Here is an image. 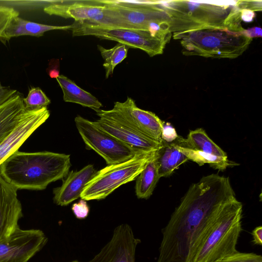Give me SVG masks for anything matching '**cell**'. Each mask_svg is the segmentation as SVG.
<instances>
[{"label": "cell", "instance_id": "1", "mask_svg": "<svg viewBox=\"0 0 262 262\" xmlns=\"http://www.w3.org/2000/svg\"><path fill=\"white\" fill-rule=\"evenodd\" d=\"M235 199L229 177L212 173L192 184L162 230L157 262H186Z\"/></svg>", "mask_w": 262, "mask_h": 262}, {"label": "cell", "instance_id": "2", "mask_svg": "<svg viewBox=\"0 0 262 262\" xmlns=\"http://www.w3.org/2000/svg\"><path fill=\"white\" fill-rule=\"evenodd\" d=\"M71 166L70 155L51 151L14 152L0 165V174L18 189L42 190L63 179Z\"/></svg>", "mask_w": 262, "mask_h": 262}, {"label": "cell", "instance_id": "3", "mask_svg": "<svg viewBox=\"0 0 262 262\" xmlns=\"http://www.w3.org/2000/svg\"><path fill=\"white\" fill-rule=\"evenodd\" d=\"M180 40L182 53L187 56L214 58H235L250 45L252 38L245 33L227 27H207L172 34Z\"/></svg>", "mask_w": 262, "mask_h": 262}, {"label": "cell", "instance_id": "4", "mask_svg": "<svg viewBox=\"0 0 262 262\" xmlns=\"http://www.w3.org/2000/svg\"><path fill=\"white\" fill-rule=\"evenodd\" d=\"M105 6L100 23L114 27L147 30L161 36H172L170 18L159 1L130 2L101 1Z\"/></svg>", "mask_w": 262, "mask_h": 262}, {"label": "cell", "instance_id": "5", "mask_svg": "<svg viewBox=\"0 0 262 262\" xmlns=\"http://www.w3.org/2000/svg\"><path fill=\"white\" fill-rule=\"evenodd\" d=\"M242 211L243 205L236 198L228 203L186 262H220L237 252Z\"/></svg>", "mask_w": 262, "mask_h": 262}, {"label": "cell", "instance_id": "6", "mask_svg": "<svg viewBox=\"0 0 262 262\" xmlns=\"http://www.w3.org/2000/svg\"><path fill=\"white\" fill-rule=\"evenodd\" d=\"M168 14L170 31L185 32L207 27L225 26L234 5L200 3L188 1H159Z\"/></svg>", "mask_w": 262, "mask_h": 262}, {"label": "cell", "instance_id": "7", "mask_svg": "<svg viewBox=\"0 0 262 262\" xmlns=\"http://www.w3.org/2000/svg\"><path fill=\"white\" fill-rule=\"evenodd\" d=\"M73 36L92 35L117 41L128 47L138 49L152 57L163 53L170 36H161L149 31L114 27L91 21H74Z\"/></svg>", "mask_w": 262, "mask_h": 262}, {"label": "cell", "instance_id": "8", "mask_svg": "<svg viewBox=\"0 0 262 262\" xmlns=\"http://www.w3.org/2000/svg\"><path fill=\"white\" fill-rule=\"evenodd\" d=\"M157 151H141L129 160L108 165L97 171L85 185L81 194V199H104L121 185L136 180Z\"/></svg>", "mask_w": 262, "mask_h": 262}, {"label": "cell", "instance_id": "9", "mask_svg": "<svg viewBox=\"0 0 262 262\" xmlns=\"http://www.w3.org/2000/svg\"><path fill=\"white\" fill-rule=\"evenodd\" d=\"M75 123L86 146L102 157L107 165L125 161L143 151L121 142L81 116L76 117Z\"/></svg>", "mask_w": 262, "mask_h": 262}, {"label": "cell", "instance_id": "10", "mask_svg": "<svg viewBox=\"0 0 262 262\" xmlns=\"http://www.w3.org/2000/svg\"><path fill=\"white\" fill-rule=\"evenodd\" d=\"M99 117L107 118L121 123L149 138L162 142L163 122L155 113L137 107L130 97L123 102H115L110 110L96 111Z\"/></svg>", "mask_w": 262, "mask_h": 262}, {"label": "cell", "instance_id": "11", "mask_svg": "<svg viewBox=\"0 0 262 262\" xmlns=\"http://www.w3.org/2000/svg\"><path fill=\"white\" fill-rule=\"evenodd\" d=\"M47 242L41 230L18 228L10 236L0 239V262H28Z\"/></svg>", "mask_w": 262, "mask_h": 262}, {"label": "cell", "instance_id": "12", "mask_svg": "<svg viewBox=\"0 0 262 262\" xmlns=\"http://www.w3.org/2000/svg\"><path fill=\"white\" fill-rule=\"evenodd\" d=\"M141 241L130 226L122 224L114 230L110 241L89 262H135V252Z\"/></svg>", "mask_w": 262, "mask_h": 262}, {"label": "cell", "instance_id": "13", "mask_svg": "<svg viewBox=\"0 0 262 262\" xmlns=\"http://www.w3.org/2000/svg\"><path fill=\"white\" fill-rule=\"evenodd\" d=\"M47 107L27 110L13 130L0 143V165L21 145L50 116Z\"/></svg>", "mask_w": 262, "mask_h": 262}, {"label": "cell", "instance_id": "14", "mask_svg": "<svg viewBox=\"0 0 262 262\" xmlns=\"http://www.w3.org/2000/svg\"><path fill=\"white\" fill-rule=\"evenodd\" d=\"M17 190L0 174V239L10 236L19 228L18 222L23 213Z\"/></svg>", "mask_w": 262, "mask_h": 262}, {"label": "cell", "instance_id": "15", "mask_svg": "<svg viewBox=\"0 0 262 262\" xmlns=\"http://www.w3.org/2000/svg\"><path fill=\"white\" fill-rule=\"evenodd\" d=\"M93 122L99 128L138 150H157L163 145L162 142L157 141L121 123L107 118L100 117Z\"/></svg>", "mask_w": 262, "mask_h": 262}, {"label": "cell", "instance_id": "16", "mask_svg": "<svg viewBox=\"0 0 262 262\" xmlns=\"http://www.w3.org/2000/svg\"><path fill=\"white\" fill-rule=\"evenodd\" d=\"M49 15L72 18L75 21H91L100 23L103 19L105 6L101 1L75 2L51 4L43 9Z\"/></svg>", "mask_w": 262, "mask_h": 262}, {"label": "cell", "instance_id": "17", "mask_svg": "<svg viewBox=\"0 0 262 262\" xmlns=\"http://www.w3.org/2000/svg\"><path fill=\"white\" fill-rule=\"evenodd\" d=\"M97 171L89 164L78 171H71L62 179V185L53 189V201L58 205L67 206L78 198L86 184Z\"/></svg>", "mask_w": 262, "mask_h": 262}, {"label": "cell", "instance_id": "18", "mask_svg": "<svg viewBox=\"0 0 262 262\" xmlns=\"http://www.w3.org/2000/svg\"><path fill=\"white\" fill-rule=\"evenodd\" d=\"M71 25L68 26H51L34 23L24 19L19 16L14 17L0 36V41L6 43L11 38L23 35L40 37L48 31L71 30Z\"/></svg>", "mask_w": 262, "mask_h": 262}, {"label": "cell", "instance_id": "19", "mask_svg": "<svg viewBox=\"0 0 262 262\" xmlns=\"http://www.w3.org/2000/svg\"><path fill=\"white\" fill-rule=\"evenodd\" d=\"M22 95L17 92L0 106V143L13 130L26 109Z\"/></svg>", "mask_w": 262, "mask_h": 262}, {"label": "cell", "instance_id": "20", "mask_svg": "<svg viewBox=\"0 0 262 262\" xmlns=\"http://www.w3.org/2000/svg\"><path fill=\"white\" fill-rule=\"evenodd\" d=\"M162 146L157 151L156 162L160 178L169 176L188 159L178 148L174 140L167 143L162 140Z\"/></svg>", "mask_w": 262, "mask_h": 262}, {"label": "cell", "instance_id": "21", "mask_svg": "<svg viewBox=\"0 0 262 262\" xmlns=\"http://www.w3.org/2000/svg\"><path fill=\"white\" fill-rule=\"evenodd\" d=\"M55 78L62 90L65 102L77 103L95 111L100 110L102 106V103L95 96L65 76L59 75Z\"/></svg>", "mask_w": 262, "mask_h": 262}, {"label": "cell", "instance_id": "22", "mask_svg": "<svg viewBox=\"0 0 262 262\" xmlns=\"http://www.w3.org/2000/svg\"><path fill=\"white\" fill-rule=\"evenodd\" d=\"M176 141L182 147L220 157H227L226 152L216 144L202 128L190 130L186 139L178 136Z\"/></svg>", "mask_w": 262, "mask_h": 262}, {"label": "cell", "instance_id": "23", "mask_svg": "<svg viewBox=\"0 0 262 262\" xmlns=\"http://www.w3.org/2000/svg\"><path fill=\"white\" fill-rule=\"evenodd\" d=\"M157 155V151L156 156L147 163L136 179L135 192L139 199L149 198L161 178L156 162Z\"/></svg>", "mask_w": 262, "mask_h": 262}, {"label": "cell", "instance_id": "24", "mask_svg": "<svg viewBox=\"0 0 262 262\" xmlns=\"http://www.w3.org/2000/svg\"><path fill=\"white\" fill-rule=\"evenodd\" d=\"M178 148L189 160H192L200 166L209 164L211 167L220 171L224 170L230 166H234V162L228 160L227 157H220L178 145Z\"/></svg>", "mask_w": 262, "mask_h": 262}, {"label": "cell", "instance_id": "25", "mask_svg": "<svg viewBox=\"0 0 262 262\" xmlns=\"http://www.w3.org/2000/svg\"><path fill=\"white\" fill-rule=\"evenodd\" d=\"M129 48L120 43H118L112 48L107 49L100 45L98 49L104 59L103 66L105 71V78H107L112 74L116 66L125 59Z\"/></svg>", "mask_w": 262, "mask_h": 262}, {"label": "cell", "instance_id": "26", "mask_svg": "<svg viewBox=\"0 0 262 262\" xmlns=\"http://www.w3.org/2000/svg\"><path fill=\"white\" fill-rule=\"evenodd\" d=\"M25 107L28 110H34L47 107L50 100L39 88L32 87L27 96L23 98Z\"/></svg>", "mask_w": 262, "mask_h": 262}, {"label": "cell", "instance_id": "27", "mask_svg": "<svg viewBox=\"0 0 262 262\" xmlns=\"http://www.w3.org/2000/svg\"><path fill=\"white\" fill-rule=\"evenodd\" d=\"M220 262H262V256L253 253L237 252Z\"/></svg>", "mask_w": 262, "mask_h": 262}, {"label": "cell", "instance_id": "28", "mask_svg": "<svg viewBox=\"0 0 262 262\" xmlns=\"http://www.w3.org/2000/svg\"><path fill=\"white\" fill-rule=\"evenodd\" d=\"M19 13L13 8L0 6V36L4 32L11 20L18 16Z\"/></svg>", "mask_w": 262, "mask_h": 262}, {"label": "cell", "instance_id": "29", "mask_svg": "<svg viewBox=\"0 0 262 262\" xmlns=\"http://www.w3.org/2000/svg\"><path fill=\"white\" fill-rule=\"evenodd\" d=\"M176 129L169 122H163L161 138L163 141L167 143L172 142L178 138Z\"/></svg>", "mask_w": 262, "mask_h": 262}, {"label": "cell", "instance_id": "30", "mask_svg": "<svg viewBox=\"0 0 262 262\" xmlns=\"http://www.w3.org/2000/svg\"><path fill=\"white\" fill-rule=\"evenodd\" d=\"M72 210L75 216L79 219H85L89 213V207L86 201L83 199L74 204Z\"/></svg>", "mask_w": 262, "mask_h": 262}, {"label": "cell", "instance_id": "31", "mask_svg": "<svg viewBox=\"0 0 262 262\" xmlns=\"http://www.w3.org/2000/svg\"><path fill=\"white\" fill-rule=\"evenodd\" d=\"M261 1H238L235 5L241 10L246 9L254 12L261 10Z\"/></svg>", "mask_w": 262, "mask_h": 262}, {"label": "cell", "instance_id": "32", "mask_svg": "<svg viewBox=\"0 0 262 262\" xmlns=\"http://www.w3.org/2000/svg\"><path fill=\"white\" fill-rule=\"evenodd\" d=\"M16 90L3 86L0 82V106L17 93Z\"/></svg>", "mask_w": 262, "mask_h": 262}, {"label": "cell", "instance_id": "33", "mask_svg": "<svg viewBox=\"0 0 262 262\" xmlns=\"http://www.w3.org/2000/svg\"><path fill=\"white\" fill-rule=\"evenodd\" d=\"M252 242L254 245H262V226L255 227L252 231Z\"/></svg>", "mask_w": 262, "mask_h": 262}, {"label": "cell", "instance_id": "34", "mask_svg": "<svg viewBox=\"0 0 262 262\" xmlns=\"http://www.w3.org/2000/svg\"><path fill=\"white\" fill-rule=\"evenodd\" d=\"M246 34L251 38L253 37H260L261 36V29L258 27H253L245 29Z\"/></svg>", "mask_w": 262, "mask_h": 262}, {"label": "cell", "instance_id": "35", "mask_svg": "<svg viewBox=\"0 0 262 262\" xmlns=\"http://www.w3.org/2000/svg\"><path fill=\"white\" fill-rule=\"evenodd\" d=\"M255 17V13L253 11L249 10H241V20L246 22H250L253 20Z\"/></svg>", "mask_w": 262, "mask_h": 262}, {"label": "cell", "instance_id": "36", "mask_svg": "<svg viewBox=\"0 0 262 262\" xmlns=\"http://www.w3.org/2000/svg\"><path fill=\"white\" fill-rule=\"evenodd\" d=\"M72 262H79V261H77V260H75V261H72Z\"/></svg>", "mask_w": 262, "mask_h": 262}, {"label": "cell", "instance_id": "37", "mask_svg": "<svg viewBox=\"0 0 262 262\" xmlns=\"http://www.w3.org/2000/svg\"></svg>", "mask_w": 262, "mask_h": 262}]
</instances>
